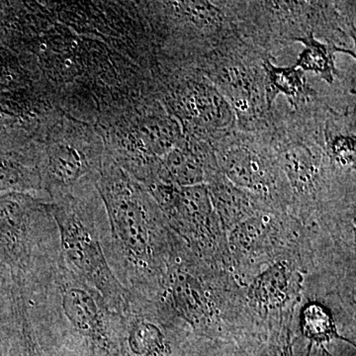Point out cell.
<instances>
[{"label": "cell", "mask_w": 356, "mask_h": 356, "mask_svg": "<svg viewBox=\"0 0 356 356\" xmlns=\"http://www.w3.org/2000/svg\"><path fill=\"white\" fill-rule=\"evenodd\" d=\"M325 104L317 98L296 110L273 107L266 132L289 184L290 215L332 235L355 227V178L337 172L325 153Z\"/></svg>", "instance_id": "cell-1"}, {"label": "cell", "mask_w": 356, "mask_h": 356, "mask_svg": "<svg viewBox=\"0 0 356 356\" xmlns=\"http://www.w3.org/2000/svg\"><path fill=\"white\" fill-rule=\"evenodd\" d=\"M15 283L44 356H118L117 312L70 270L62 252Z\"/></svg>", "instance_id": "cell-2"}, {"label": "cell", "mask_w": 356, "mask_h": 356, "mask_svg": "<svg viewBox=\"0 0 356 356\" xmlns=\"http://www.w3.org/2000/svg\"><path fill=\"white\" fill-rule=\"evenodd\" d=\"M95 186L108 219L106 257L114 275L129 292L159 297L175 238L163 211L108 149Z\"/></svg>", "instance_id": "cell-3"}, {"label": "cell", "mask_w": 356, "mask_h": 356, "mask_svg": "<svg viewBox=\"0 0 356 356\" xmlns=\"http://www.w3.org/2000/svg\"><path fill=\"white\" fill-rule=\"evenodd\" d=\"M159 298L208 341H264L248 310L245 287L229 269L202 261L175 235Z\"/></svg>", "instance_id": "cell-4"}, {"label": "cell", "mask_w": 356, "mask_h": 356, "mask_svg": "<svg viewBox=\"0 0 356 356\" xmlns=\"http://www.w3.org/2000/svg\"><path fill=\"white\" fill-rule=\"evenodd\" d=\"M51 205L65 264L99 292L112 311L120 312L129 291L117 280L107 261L108 219L95 185L51 200Z\"/></svg>", "instance_id": "cell-5"}, {"label": "cell", "mask_w": 356, "mask_h": 356, "mask_svg": "<svg viewBox=\"0 0 356 356\" xmlns=\"http://www.w3.org/2000/svg\"><path fill=\"white\" fill-rule=\"evenodd\" d=\"M40 142L42 191L51 200L95 185L107 147L95 127L60 115L44 124Z\"/></svg>", "instance_id": "cell-6"}, {"label": "cell", "mask_w": 356, "mask_h": 356, "mask_svg": "<svg viewBox=\"0 0 356 356\" xmlns=\"http://www.w3.org/2000/svg\"><path fill=\"white\" fill-rule=\"evenodd\" d=\"M118 356H206L212 341L198 337L159 297L129 292L117 312Z\"/></svg>", "instance_id": "cell-7"}, {"label": "cell", "mask_w": 356, "mask_h": 356, "mask_svg": "<svg viewBox=\"0 0 356 356\" xmlns=\"http://www.w3.org/2000/svg\"><path fill=\"white\" fill-rule=\"evenodd\" d=\"M0 252L14 280L60 252L51 199L44 192L0 194Z\"/></svg>", "instance_id": "cell-8"}, {"label": "cell", "mask_w": 356, "mask_h": 356, "mask_svg": "<svg viewBox=\"0 0 356 356\" xmlns=\"http://www.w3.org/2000/svg\"><path fill=\"white\" fill-rule=\"evenodd\" d=\"M226 236L229 270L243 287L280 259L310 257L305 228L291 215L270 208L243 220Z\"/></svg>", "instance_id": "cell-9"}, {"label": "cell", "mask_w": 356, "mask_h": 356, "mask_svg": "<svg viewBox=\"0 0 356 356\" xmlns=\"http://www.w3.org/2000/svg\"><path fill=\"white\" fill-rule=\"evenodd\" d=\"M229 181L277 212L291 210V192L266 130H236L213 146Z\"/></svg>", "instance_id": "cell-10"}, {"label": "cell", "mask_w": 356, "mask_h": 356, "mask_svg": "<svg viewBox=\"0 0 356 356\" xmlns=\"http://www.w3.org/2000/svg\"><path fill=\"white\" fill-rule=\"evenodd\" d=\"M165 83L163 106L177 119L185 137L213 147L238 129L231 105L200 70L180 65Z\"/></svg>", "instance_id": "cell-11"}, {"label": "cell", "mask_w": 356, "mask_h": 356, "mask_svg": "<svg viewBox=\"0 0 356 356\" xmlns=\"http://www.w3.org/2000/svg\"><path fill=\"white\" fill-rule=\"evenodd\" d=\"M147 191L159 204L173 234L194 254L229 270L226 233L205 184L186 187L156 184Z\"/></svg>", "instance_id": "cell-12"}, {"label": "cell", "mask_w": 356, "mask_h": 356, "mask_svg": "<svg viewBox=\"0 0 356 356\" xmlns=\"http://www.w3.org/2000/svg\"><path fill=\"white\" fill-rule=\"evenodd\" d=\"M307 275L305 259L292 255L266 267L245 285L248 310L262 336L293 321L303 299Z\"/></svg>", "instance_id": "cell-13"}, {"label": "cell", "mask_w": 356, "mask_h": 356, "mask_svg": "<svg viewBox=\"0 0 356 356\" xmlns=\"http://www.w3.org/2000/svg\"><path fill=\"white\" fill-rule=\"evenodd\" d=\"M219 170L213 147L201 140L185 137L156 165L153 184H172L186 187L207 184ZM147 187V188H149Z\"/></svg>", "instance_id": "cell-14"}, {"label": "cell", "mask_w": 356, "mask_h": 356, "mask_svg": "<svg viewBox=\"0 0 356 356\" xmlns=\"http://www.w3.org/2000/svg\"><path fill=\"white\" fill-rule=\"evenodd\" d=\"M40 134L26 137L14 149H0V194L42 191Z\"/></svg>", "instance_id": "cell-15"}, {"label": "cell", "mask_w": 356, "mask_h": 356, "mask_svg": "<svg viewBox=\"0 0 356 356\" xmlns=\"http://www.w3.org/2000/svg\"><path fill=\"white\" fill-rule=\"evenodd\" d=\"M205 185L226 236L243 220L264 208H270L250 192L232 184L220 170Z\"/></svg>", "instance_id": "cell-16"}, {"label": "cell", "mask_w": 356, "mask_h": 356, "mask_svg": "<svg viewBox=\"0 0 356 356\" xmlns=\"http://www.w3.org/2000/svg\"><path fill=\"white\" fill-rule=\"evenodd\" d=\"M264 72V90L267 110L274 107L278 95H284L291 109H298L317 99V91L307 81L303 70L292 67H278L271 62V58L262 60Z\"/></svg>", "instance_id": "cell-17"}, {"label": "cell", "mask_w": 356, "mask_h": 356, "mask_svg": "<svg viewBox=\"0 0 356 356\" xmlns=\"http://www.w3.org/2000/svg\"><path fill=\"white\" fill-rule=\"evenodd\" d=\"M304 44V50L299 54L294 67L305 72H314L327 84L336 83L339 76L336 65L337 53L348 54L355 58V53L350 49L341 48L332 43H323L316 38L314 33H307L304 36L293 40Z\"/></svg>", "instance_id": "cell-18"}, {"label": "cell", "mask_w": 356, "mask_h": 356, "mask_svg": "<svg viewBox=\"0 0 356 356\" xmlns=\"http://www.w3.org/2000/svg\"><path fill=\"white\" fill-rule=\"evenodd\" d=\"M300 329L309 341L306 356H311L314 346L322 350V356H332L325 348L332 341H344L355 346L353 341L339 334L332 312L320 302L310 301L303 306L300 315Z\"/></svg>", "instance_id": "cell-19"}, {"label": "cell", "mask_w": 356, "mask_h": 356, "mask_svg": "<svg viewBox=\"0 0 356 356\" xmlns=\"http://www.w3.org/2000/svg\"><path fill=\"white\" fill-rule=\"evenodd\" d=\"M6 356H44L30 325L24 301L16 307L7 337Z\"/></svg>", "instance_id": "cell-20"}, {"label": "cell", "mask_w": 356, "mask_h": 356, "mask_svg": "<svg viewBox=\"0 0 356 356\" xmlns=\"http://www.w3.org/2000/svg\"><path fill=\"white\" fill-rule=\"evenodd\" d=\"M293 321L271 330L259 348V356H294L292 337Z\"/></svg>", "instance_id": "cell-21"}, {"label": "cell", "mask_w": 356, "mask_h": 356, "mask_svg": "<svg viewBox=\"0 0 356 356\" xmlns=\"http://www.w3.org/2000/svg\"><path fill=\"white\" fill-rule=\"evenodd\" d=\"M262 343L255 341H212L206 356H259Z\"/></svg>", "instance_id": "cell-22"}, {"label": "cell", "mask_w": 356, "mask_h": 356, "mask_svg": "<svg viewBox=\"0 0 356 356\" xmlns=\"http://www.w3.org/2000/svg\"><path fill=\"white\" fill-rule=\"evenodd\" d=\"M13 288L0 292V356L6 353V327L11 300H13Z\"/></svg>", "instance_id": "cell-23"}, {"label": "cell", "mask_w": 356, "mask_h": 356, "mask_svg": "<svg viewBox=\"0 0 356 356\" xmlns=\"http://www.w3.org/2000/svg\"><path fill=\"white\" fill-rule=\"evenodd\" d=\"M14 70L8 56L0 48V83H10L13 81Z\"/></svg>", "instance_id": "cell-24"}]
</instances>
